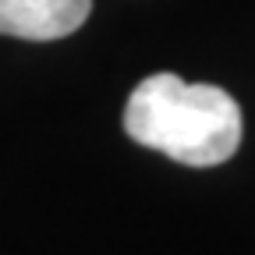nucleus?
<instances>
[{"instance_id": "obj_1", "label": "nucleus", "mask_w": 255, "mask_h": 255, "mask_svg": "<svg viewBox=\"0 0 255 255\" xmlns=\"http://www.w3.org/2000/svg\"><path fill=\"white\" fill-rule=\"evenodd\" d=\"M124 131L184 167H216L241 145V107L220 85L159 71L128 96Z\"/></svg>"}, {"instance_id": "obj_2", "label": "nucleus", "mask_w": 255, "mask_h": 255, "mask_svg": "<svg viewBox=\"0 0 255 255\" xmlns=\"http://www.w3.org/2000/svg\"><path fill=\"white\" fill-rule=\"evenodd\" d=\"M92 0H0V36L50 43L85 25Z\"/></svg>"}]
</instances>
